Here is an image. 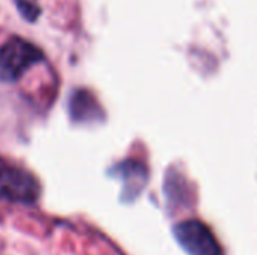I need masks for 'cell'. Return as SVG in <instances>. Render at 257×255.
<instances>
[{"instance_id":"cell-1","label":"cell","mask_w":257,"mask_h":255,"mask_svg":"<svg viewBox=\"0 0 257 255\" xmlns=\"http://www.w3.org/2000/svg\"><path fill=\"white\" fill-rule=\"evenodd\" d=\"M44 54L38 47L23 38H11L0 47V80L17 81L27 69L41 62Z\"/></svg>"},{"instance_id":"cell-2","label":"cell","mask_w":257,"mask_h":255,"mask_svg":"<svg viewBox=\"0 0 257 255\" xmlns=\"http://www.w3.org/2000/svg\"><path fill=\"white\" fill-rule=\"evenodd\" d=\"M41 197V185L38 179L21 168H0V201L32 206Z\"/></svg>"},{"instance_id":"cell-3","label":"cell","mask_w":257,"mask_h":255,"mask_svg":"<svg viewBox=\"0 0 257 255\" xmlns=\"http://www.w3.org/2000/svg\"><path fill=\"white\" fill-rule=\"evenodd\" d=\"M175 239L190 255H221L212 230L199 219H187L173 228Z\"/></svg>"},{"instance_id":"cell-4","label":"cell","mask_w":257,"mask_h":255,"mask_svg":"<svg viewBox=\"0 0 257 255\" xmlns=\"http://www.w3.org/2000/svg\"><path fill=\"white\" fill-rule=\"evenodd\" d=\"M116 171H117V174H120V179L123 180L122 200H125V201L134 200L146 185V180H148L146 168L139 162L128 161V162H123L122 165H119L116 168Z\"/></svg>"},{"instance_id":"cell-5","label":"cell","mask_w":257,"mask_h":255,"mask_svg":"<svg viewBox=\"0 0 257 255\" xmlns=\"http://www.w3.org/2000/svg\"><path fill=\"white\" fill-rule=\"evenodd\" d=\"M71 116L74 120H95L101 114V108L98 107L96 99L87 90H77L69 104Z\"/></svg>"},{"instance_id":"cell-6","label":"cell","mask_w":257,"mask_h":255,"mask_svg":"<svg viewBox=\"0 0 257 255\" xmlns=\"http://www.w3.org/2000/svg\"><path fill=\"white\" fill-rule=\"evenodd\" d=\"M17 8L20 14L27 20V21H35L39 17L41 8L38 0H15Z\"/></svg>"}]
</instances>
